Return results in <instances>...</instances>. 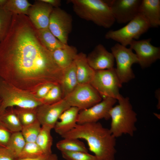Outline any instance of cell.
I'll return each mask as SVG.
<instances>
[{"label":"cell","mask_w":160,"mask_h":160,"mask_svg":"<svg viewBox=\"0 0 160 160\" xmlns=\"http://www.w3.org/2000/svg\"><path fill=\"white\" fill-rule=\"evenodd\" d=\"M62 73L27 16L13 15L8 32L0 42V77L33 94L44 84H60Z\"/></svg>","instance_id":"obj_1"},{"label":"cell","mask_w":160,"mask_h":160,"mask_svg":"<svg viewBox=\"0 0 160 160\" xmlns=\"http://www.w3.org/2000/svg\"><path fill=\"white\" fill-rule=\"evenodd\" d=\"M61 136L85 140L97 160H115L116 138L109 129L100 122L77 124L74 128Z\"/></svg>","instance_id":"obj_2"},{"label":"cell","mask_w":160,"mask_h":160,"mask_svg":"<svg viewBox=\"0 0 160 160\" xmlns=\"http://www.w3.org/2000/svg\"><path fill=\"white\" fill-rule=\"evenodd\" d=\"M67 2L72 4L73 11L79 17L98 26L109 28L115 21L105 0H68Z\"/></svg>","instance_id":"obj_3"},{"label":"cell","mask_w":160,"mask_h":160,"mask_svg":"<svg viewBox=\"0 0 160 160\" xmlns=\"http://www.w3.org/2000/svg\"><path fill=\"white\" fill-rule=\"evenodd\" d=\"M118 100L119 104L113 107L109 112L111 121L109 129L116 138L123 134L132 136L136 130L137 114L133 110L128 97L122 96Z\"/></svg>","instance_id":"obj_4"},{"label":"cell","mask_w":160,"mask_h":160,"mask_svg":"<svg viewBox=\"0 0 160 160\" xmlns=\"http://www.w3.org/2000/svg\"><path fill=\"white\" fill-rule=\"evenodd\" d=\"M0 112L10 107L34 108L43 104L31 93L11 84L0 77Z\"/></svg>","instance_id":"obj_5"},{"label":"cell","mask_w":160,"mask_h":160,"mask_svg":"<svg viewBox=\"0 0 160 160\" xmlns=\"http://www.w3.org/2000/svg\"><path fill=\"white\" fill-rule=\"evenodd\" d=\"M150 26L146 20L138 14L125 26L116 30H110L105 34L106 39H111L125 47L133 40L138 39Z\"/></svg>","instance_id":"obj_6"},{"label":"cell","mask_w":160,"mask_h":160,"mask_svg":"<svg viewBox=\"0 0 160 160\" xmlns=\"http://www.w3.org/2000/svg\"><path fill=\"white\" fill-rule=\"evenodd\" d=\"M102 97H112L118 100L122 96L119 92L121 87L115 68L95 71L90 83Z\"/></svg>","instance_id":"obj_7"},{"label":"cell","mask_w":160,"mask_h":160,"mask_svg":"<svg viewBox=\"0 0 160 160\" xmlns=\"http://www.w3.org/2000/svg\"><path fill=\"white\" fill-rule=\"evenodd\" d=\"M111 50L116 61V71L120 82L122 84L128 82L135 77L131 67L133 64L138 63L136 55L130 48L118 43L112 47Z\"/></svg>","instance_id":"obj_8"},{"label":"cell","mask_w":160,"mask_h":160,"mask_svg":"<svg viewBox=\"0 0 160 160\" xmlns=\"http://www.w3.org/2000/svg\"><path fill=\"white\" fill-rule=\"evenodd\" d=\"M65 99L71 107L80 110L88 108L102 101V97L89 83L79 84Z\"/></svg>","instance_id":"obj_9"},{"label":"cell","mask_w":160,"mask_h":160,"mask_svg":"<svg viewBox=\"0 0 160 160\" xmlns=\"http://www.w3.org/2000/svg\"><path fill=\"white\" fill-rule=\"evenodd\" d=\"M72 22L69 14L60 7L54 8L50 15L48 28L61 42L68 45Z\"/></svg>","instance_id":"obj_10"},{"label":"cell","mask_w":160,"mask_h":160,"mask_svg":"<svg viewBox=\"0 0 160 160\" xmlns=\"http://www.w3.org/2000/svg\"><path fill=\"white\" fill-rule=\"evenodd\" d=\"M117 100L106 97L99 103L85 109L80 111L78 116L77 124L97 122L102 119L110 118L109 112L116 102Z\"/></svg>","instance_id":"obj_11"},{"label":"cell","mask_w":160,"mask_h":160,"mask_svg":"<svg viewBox=\"0 0 160 160\" xmlns=\"http://www.w3.org/2000/svg\"><path fill=\"white\" fill-rule=\"evenodd\" d=\"M142 0H106L115 21L120 24L129 22L139 13Z\"/></svg>","instance_id":"obj_12"},{"label":"cell","mask_w":160,"mask_h":160,"mask_svg":"<svg viewBox=\"0 0 160 160\" xmlns=\"http://www.w3.org/2000/svg\"><path fill=\"white\" fill-rule=\"evenodd\" d=\"M151 39L133 40L129 44L130 48L135 52L138 64L143 68L150 66L160 58V48L153 45Z\"/></svg>","instance_id":"obj_13"},{"label":"cell","mask_w":160,"mask_h":160,"mask_svg":"<svg viewBox=\"0 0 160 160\" xmlns=\"http://www.w3.org/2000/svg\"><path fill=\"white\" fill-rule=\"evenodd\" d=\"M70 107L64 98L52 104H42L36 108L37 120L41 126L47 125L53 129L60 115Z\"/></svg>","instance_id":"obj_14"},{"label":"cell","mask_w":160,"mask_h":160,"mask_svg":"<svg viewBox=\"0 0 160 160\" xmlns=\"http://www.w3.org/2000/svg\"><path fill=\"white\" fill-rule=\"evenodd\" d=\"M53 8L41 0H37L30 7L26 15L37 29L47 28Z\"/></svg>","instance_id":"obj_15"},{"label":"cell","mask_w":160,"mask_h":160,"mask_svg":"<svg viewBox=\"0 0 160 160\" xmlns=\"http://www.w3.org/2000/svg\"><path fill=\"white\" fill-rule=\"evenodd\" d=\"M87 58L88 64L95 71L113 68L115 59L113 55L101 44L96 46L87 56Z\"/></svg>","instance_id":"obj_16"},{"label":"cell","mask_w":160,"mask_h":160,"mask_svg":"<svg viewBox=\"0 0 160 160\" xmlns=\"http://www.w3.org/2000/svg\"><path fill=\"white\" fill-rule=\"evenodd\" d=\"M139 13L146 20L150 27H159L160 25V0H142Z\"/></svg>","instance_id":"obj_17"},{"label":"cell","mask_w":160,"mask_h":160,"mask_svg":"<svg viewBox=\"0 0 160 160\" xmlns=\"http://www.w3.org/2000/svg\"><path fill=\"white\" fill-rule=\"evenodd\" d=\"M80 111L76 107H71L64 111L54 127L56 132L62 136L74 128Z\"/></svg>","instance_id":"obj_18"},{"label":"cell","mask_w":160,"mask_h":160,"mask_svg":"<svg viewBox=\"0 0 160 160\" xmlns=\"http://www.w3.org/2000/svg\"><path fill=\"white\" fill-rule=\"evenodd\" d=\"M87 56L82 52L78 53L74 61L79 84H90L95 73L88 63Z\"/></svg>","instance_id":"obj_19"},{"label":"cell","mask_w":160,"mask_h":160,"mask_svg":"<svg viewBox=\"0 0 160 160\" xmlns=\"http://www.w3.org/2000/svg\"><path fill=\"white\" fill-rule=\"evenodd\" d=\"M52 53L55 61L62 70L74 62L78 53L76 47L68 45L64 47L56 49Z\"/></svg>","instance_id":"obj_20"},{"label":"cell","mask_w":160,"mask_h":160,"mask_svg":"<svg viewBox=\"0 0 160 160\" xmlns=\"http://www.w3.org/2000/svg\"><path fill=\"white\" fill-rule=\"evenodd\" d=\"M78 84L74 61L70 66L63 69L62 76L60 85L63 98L70 94Z\"/></svg>","instance_id":"obj_21"},{"label":"cell","mask_w":160,"mask_h":160,"mask_svg":"<svg viewBox=\"0 0 160 160\" xmlns=\"http://www.w3.org/2000/svg\"><path fill=\"white\" fill-rule=\"evenodd\" d=\"M36 33L41 44L51 52L56 49L64 47L67 45L63 44L59 40L48 28L36 29Z\"/></svg>","instance_id":"obj_22"},{"label":"cell","mask_w":160,"mask_h":160,"mask_svg":"<svg viewBox=\"0 0 160 160\" xmlns=\"http://www.w3.org/2000/svg\"><path fill=\"white\" fill-rule=\"evenodd\" d=\"M0 119L11 132H21L23 126L13 107L8 108L0 112Z\"/></svg>","instance_id":"obj_23"},{"label":"cell","mask_w":160,"mask_h":160,"mask_svg":"<svg viewBox=\"0 0 160 160\" xmlns=\"http://www.w3.org/2000/svg\"><path fill=\"white\" fill-rule=\"evenodd\" d=\"M52 129L48 126H42L35 142L44 154H48L52 153V147L53 139L51 134Z\"/></svg>","instance_id":"obj_24"},{"label":"cell","mask_w":160,"mask_h":160,"mask_svg":"<svg viewBox=\"0 0 160 160\" xmlns=\"http://www.w3.org/2000/svg\"><path fill=\"white\" fill-rule=\"evenodd\" d=\"M56 147L61 152L82 151L88 152L84 143L76 138H63L57 143Z\"/></svg>","instance_id":"obj_25"},{"label":"cell","mask_w":160,"mask_h":160,"mask_svg":"<svg viewBox=\"0 0 160 160\" xmlns=\"http://www.w3.org/2000/svg\"><path fill=\"white\" fill-rule=\"evenodd\" d=\"M32 4L27 0H7L3 7L13 15H27Z\"/></svg>","instance_id":"obj_26"},{"label":"cell","mask_w":160,"mask_h":160,"mask_svg":"<svg viewBox=\"0 0 160 160\" xmlns=\"http://www.w3.org/2000/svg\"><path fill=\"white\" fill-rule=\"evenodd\" d=\"M13 108L23 126L31 124L37 120L36 108L14 107Z\"/></svg>","instance_id":"obj_27"},{"label":"cell","mask_w":160,"mask_h":160,"mask_svg":"<svg viewBox=\"0 0 160 160\" xmlns=\"http://www.w3.org/2000/svg\"><path fill=\"white\" fill-rule=\"evenodd\" d=\"M26 142L21 132L12 133L7 147L17 157L24 147Z\"/></svg>","instance_id":"obj_28"},{"label":"cell","mask_w":160,"mask_h":160,"mask_svg":"<svg viewBox=\"0 0 160 160\" xmlns=\"http://www.w3.org/2000/svg\"><path fill=\"white\" fill-rule=\"evenodd\" d=\"M41 126L37 120L31 124L23 126L21 132L26 142H35L40 131Z\"/></svg>","instance_id":"obj_29"},{"label":"cell","mask_w":160,"mask_h":160,"mask_svg":"<svg viewBox=\"0 0 160 160\" xmlns=\"http://www.w3.org/2000/svg\"><path fill=\"white\" fill-rule=\"evenodd\" d=\"M13 14L5 9L0 7V42L6 36L11 25Z\"/></svg>","instance_id":"obj_30"},{"label":"cell","mask_w":160,"mask_h":160,"mask_svg":"<svg viewBox=\"0 0 160 160\" xmlns=\"http://www.w3.org/2000/svg\"><path fill=\"white\" fill-rule=\"evenodd\" d=\"M43 154H44L36 142H26L17 157L22 159L33 158Z\"/></svg>","instance_id":"obj_31"},{"label":"cell","mask_w":160,"mask_h":160,"mask_svg":"<svg viewBox=\"0 0 160 160\" xmlns=\"http://www.w3.org/2000/svg\"><path fill=\"white\" fill-rule=\"evenodd\" d=\"M63 99V93L60 85L55 84L41 100L43 104H49L57 102Z\"/></svg>","instance_id":"obj_32"},{"label":"cell","mask_w":160,"mask_h":160,"mask_svg":"<svg viewBox=\"0 0 160 160\" xmlns=\"http://www.w3.org/2000/svg\"><path fill=\"white\" fill-rule=\"evenodd\" d=\"M62 157L66 160H97L95 155L88 152H61Z\"/></svg>","instance_id":"obj_33"},{"label":"cell","mask_w":160,"mask_h":160,"mask_svg":"<svg viewBox=\"0 0 160 160\" xmlns=\"http://www.w3.org/2000/svg\"><path fill=\"white\" fill-rule=\"evenodd\" d=\"M12 133L6 128L0 119V146L7 147Z\"/></svg>","instance_id":"obj_34"},{"label":"cell","mask_w":160,"mask_h":160,"mask_svg":"<svg viewBox=\"0 0 160 160\" xmlns=\"http://www.w3.org/2000/svg\"><path fill=\"white\" fill-rule=\"evenodd\" d=\"M54 85L55 84L52 83H47L42 85L37 89L33 94L36 98L41 100Z\"/></svg>","instance_id":"obj_35"},{"label":"cell","mask_w":160,"mask_h":160,"mask_svg":"<svg viewBox=\"0 0 160 160\" xmlns=\"http://www.w3.org/2000/svg\"><path fill=\"white\" fill-rule=\"evenodd\" d=\"M14 154L6 147L0 146V160H15Z\"/></svg>","instance_id":"obj_36"},{"label":"cell","mask_w":160,"mask_h":160,"mask_svg":"<svg viewBox=\"0 0 160 160\" xmlns=\"http://www.w3.org/2000/svg\"><path fill=\"white\" fill-rule=\"evenodd\" d=\"M15 160H58V159L57 154L52 153L48 154H44L33 158L22 159L17 157Z\"/></svg>","instance_id":"obj_37"},{"label":"cell","mask_w":160,"mask_h":160,"mask_svg":"<svg viewBox=\"0 0 160 160\" xmlns=\"http://www.w3.org/2000/svg\"><path fill=\"white\" fill-rule=\"evenodd\" d=\"M42 1L47 3L53 8L60 7L61 5V1L60 0H41Z\"/></svg>","instance_id":"obj_38"},{"label":"cell","mask_w":160,"mask_h":160,"mask_svg":"<svg viewBox=\"0 0 160 160\" xmlns=\"http://www.w3.org/2000/svg\"><path fill=\"white\" fill-rule=\"evenodd\" d=\"M7 0H0V7H4Z\"/></svg>","instance_id":"obj_39"},{"label":"cell","mask_w":160,"mask_h":160,"mask_svg":"<svg viewBox=\"0 0 160 160\" xmlns=\"http://www.w3.org/2000/svg\"><path fill=\"white\" fill-rule=\"evenodd\" d=\"M1 99L0 98V106L1 104Z\"/></svg>","instance_id":"obj_40"}]
</instances>
